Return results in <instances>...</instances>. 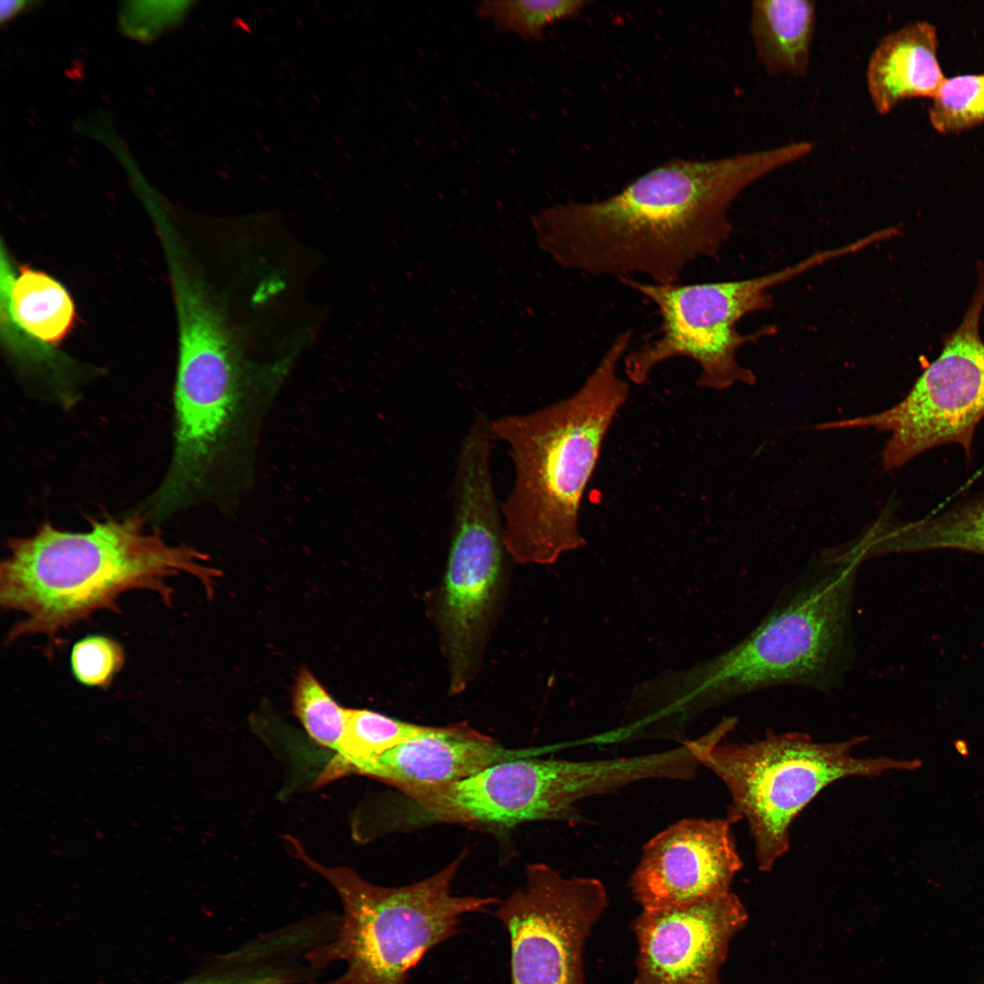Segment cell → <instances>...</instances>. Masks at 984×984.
<instances>
[{
	"label": "cell",
	"mask_w": 984,
	"mask_h": 984,
	"mask_svg": "<svg viewBox=\"0 0 984 984\" xmlns=\"http://www.w3.org/2000/svg\"><path fill=\"white\" fill-rule=\"evenodd\" d=\"M814 149L803 140L719 159H672L604 200L541 211L538 240L568 270L675 284L691 263L728 241L729 208L745 188Z\"/></svg>",
	"instance_id": "6da1fadb"
},
{
	"label": "cell",
	"mask_w": 984,
	"mask_h": 984,
	"mask_svg": "<svg viewBox=\"0 0 984 984\" xmlns=\"http://www.w3.org/2000/svg\"><path fill=\"white\" fill-rule=\"evenodd\" d=\"M179 356L170 466L150 506L167 517L216 484L237 490L251 475L261 415L284 378L285 363L261 366L247 356L234 325L209 287L175 293Z\"/></svg>",
	"instance_id": "7a4b0ae2"
},
{
	"label": "cell",
	"mask_w": 984,
	"mask_h": 984,
	"mask_svg": "<svg viewBox=\"0 0 984 984\" xmlns=\"http://www.w3.org/2000/svg\"><path fill=\"white\" fill-rule=\"evenodd\" d=\"M187 545H171L146 529L143 518L96 521L83 532L43 524L31 536L8 542L0 566V605L21 615L6 642L33 635L53 641L100 610L118 611L131 590H149L172 604L168 580L181 573L197 578L209 598L220 571Z\"/></svg>",
	"instance_id": "3957f363"
},
{
	"label": "cell",
	"mask_w": 984,
	"mask_h": 984,
	"mask_svg": "<svg viewBox=\"0 0 984 984\" xmlns=\"http://www.w3.org/2000/svg\"><path fill=\"white\" fill-rule=\"evenodd\" d=\"M633 332L618 334L580 388L569 397L526 414L490 421L514 466L510 492L500 504L504 540L521 564H550L584 544L580 506L611 424L630 384L617 373Z\"/></svg>",
	"instance_id": "277c9868"
},
{
	"label": "cell",
	"mask_w": 984,
	"mask_h": 984,
	"mask_svg": "<svg viewBox=\"0 0 984 984\" xmlns=\"http://www.w3.org/2000/svg\"><path fill=\"white\" fill-rule=\"evenodd\" d=\"M294 855L337 892L343 913L335 936L306 956L320 971L343 961L338 978L315 984H407L409 972L437 945L458 933L459 918L497 903L495 897H457L451 884L466 856L437 873L395 887L369 883L354 870L313 860L293 837Z\"/></svg>",
	"instance_id": "5b68a950"
},
{
	"label": "cell",
	"mask_w": 984,
	"mask_h": 984,
	"mask_svg": "<svg viewBox=\"0 0 984 984\" xmlns=\"http://www.w3.org/2000/svg\"><path fill=\"white\" fill-rule=\"evenodd\" d=\"M728 718L698 738L701 765L715 774L732 798L727 819H745L759 869L768 871L789 849L796 815L828 784L845 777H877L887 771H916L919 759L859 758L852 750L867 740L856 736L817 743L805 733H772L751 743L721 744L734 727Z\"/></svg>",
	"instance_id": "8992f818"
},
{
	"label": "cell",
	"mask_w": 984,
	"mask_h": 984,
	"mask_svg": "<svg viewBox=\"0 0 984 984\" xmlns=\"http://www.w3.org/2000/svg\"><path fill=\"white\" fill-rule=\"evenodd\" d=\"M492 439L489 418L477 414L461 444L452 482L450 545L434 608L451 693L465 691L474 676L508 554L493 485Z\"/></svg>",
	"instance_id": "52a82bcc"
},
{
	"label": "cell",
	"mask_w": 984,
	"mask_h": 984,
	"mask_svg": "<svg viewBox=\"0 0 984 984\" xmlns=\"http://www.w3.org/2000/svg\"><path fill=\"white\" fill-rule=\"evenodd\" d=\"M848 255L845 245L820 250L780 270L757 277L682 285L642 282L619 278L622 284L652 302L661 316L657 338L623 357L629 380L644 384L660 364L685 357L700 367V388L723 390L736 383L754 384L752 370L736 360L738 350L774 328L742 334L738 323L746 315L772 307L770 291L797 276Z\"/></svg>",
	"instance_id": "ba28073f"
},
{
	"label": "cell",
	"mask_w": 984,
	"mask_h": 984,
	"mask_svg": "<svg viewBox=\"0 0 984 984\" xmlns=\"http://www.w3.org/2000/svg\"><path fill=\"white\" fill-rule=\"evenodd\" d=\"M856 565L799 591L712 666L707 684L736 695L779 684L824 685L846 652Z\"/></svg>",
	"instance_id": "9c48e42d"
},
{
	"label": "cell",
	"mask_w": 984,
	"mask_h": 984,
	"mask_svg": "<svg viewBox=\"0 0 984 984\" xmlns=\"http://www.w3.org/2000/svg\"><path fill=\"white\" fill-rule=\"evenodd\" d=\"M983 309L984 262H980L976 289L962 321L907 395L882 412L820 424L816 428L874 427L890 432L882 453L887 470L899 468L947 444L959 445L970 459L974 432L984 419V341L979 333Z\"/></svg>",
	"instance_id": "30bf717a"
},
{
	"label": "cell",
	"mask_w": 984,
	"mask_h": 984,
	"mask_svg": "<svg viewBox=\"0 0 984 984\" xmlns=\"http://www.w3.org/2000/svg\"><path fill=\"white\" fill-rule=\"evenodd\" d=\"M628 774L620 758L571 761L520 758L502 762L464 780L414 787L403 793L429 819L512 826L523 822H583L578 804L623 788Z\"/></svg>",
	"instance_id": "8fae6325"
},
{
	"label": "cell",
	"mask_w": 984,
	"mask_h": 984,
	"mask_svg": "<svg viewBox=\"0 0 984 984\" xmlns=\"http://www.w3.org/2000/svg\"><path fill=\"white\" fill-rule=\"evenodd\" d=\"M608 904L597 878L528 865L525 886L495 913L509 936L511 984H586L585 945Z\"/></svg>",
	"instance_id": "7c38bea8"
},
{
	"label": "cell",
	"mask_w": 984,
	"mask_h": 984,
	"mask_svg": "<svg viewBox=\"0 0 984 984\" xmlns=\"http://www.w3.org/2000/svg\"><path fill=\"white\" fill-rule=\"evenodd\" d=\"M731 891L660 909H642L632 923L637 939L633 984H721L720 969L733 936L747 921Z\"/></svg>",
	"instance_id": "4fadbf2b"
},
{
	"label": "cell",
	"mask_w": 984,
	"mask_h": 984,
	"mask_svg": "<svg viewBox=\"0 0 984 984\" xmlns=\"http://www.w3.org/2000/svg\"><path fill=\"white\" fill-rule=\"evenodd\" d=\"M727 818L681 820L642 847L629 887L642 909H660L730 892L743 864Z\"/></svg>",
	"instance_id": "5bb4252c"
},
{
	"label": "cell",
	"mask_w": 984,
	"mask_h": 984,
	"mask_svg": "<svg viewBox=\"0 0 984 984\" xmlns=\"http://www.w3.org/2000/svg\"><path fill=\"white\" fill-rule=\"evenodd\" d=\"M0 317L3 343L25 367L53 370L62 357L58 346L71 333L76 308L66 287L28 265L15 266L0 253Z\"/></svg>",
	"instance_id": "9a60e30c"
},
{
	"label": "cell",
	"mask_w": 984,
	"mask_h": 984,
	"mask_svg": "<svg viewBox=\"0 0 984 984\" xmlns=\"http://www.w3.org/2000/svg\"><path fill=\"white\" fill-rule=\"evenodd\" d=\"M534 751L507 749L467 724L457 723L437 727L433 733L400 744L374 761L353 766L349 773L372 777L404 792L414 787L458 782L491 765L531 757Z\"/></svg>",
	"instance_id": "2e32d148"
},
{
	"label": "cell",
	"mask_w": 984,
	"mask_h": 984,
	"mask_svg": "<svg viewBox=\"0 0 984 984\" xmlns=\"http://www.w3.org/2000/svg\"><path fill=\"white\" fill-rule=\"evenodd\" d=\"M935 26L927 21L908 24L884 36L871 54L866 86L877 113H889L908 98L932 99L946 77L938 59Z\"/></svg>",
	"instance_id": "e0dca14e"
},
{
	"label": "cell",
	"mask_w": 984,
	"mask_h": 984,
	"mask_svg": "<svg viewBox=\"0 0 984 984\" xmlns=\"http://www.w3.org/2000/svg\"><path fill=\"white\" fill-rule=\"evenodd\" d=\"M815 26L814 1L752 2L753 46L758 61L772 76L802 78L808 74Z\"/></svg>",
	"instance_id": "ac0fdd59"
},
{
	"label": "cell",
	"mask_w": 984,
	"mask_h": 984,
	"mask_svg": "<svg viewBox=\"0 0 984 984\" xmlns=\"http://www.w3.org/2000/svg\"><path fill=\"white\" fill-rule=\"evenodd\" d=\"M884 554L954 549L984 555V488L926 518L886 526Z\"/></svg>",
	"instance_id": "d6986e66"
},
{
	"label": "cell",
	"mask_w": 984,
	"mask_h": 984,
	"mask_svg": "<svg viewBox=\"0 0 984 984\" xmlns=\"http://www.w3.org/2000/svg\"><path fill=\"white\" fill-rule=\"evenodd\" d=\"M437 727L398 721L369 710L348 709L343 736L320 783L343 776L361 763L433 733Z\"/></svg>",
	"instance_id": "ffe728a7"
},
{
	"label": "cell",
	"mask_w": 984,
	"mask_h": 984,
	"mask_svg": "<svg viewBox=\"0 0 984 984\" xmlns=\"http://www.w3.org/2000/svg\"><path fill=\"white\" fill-rule=\"evenodd\" d=\"M586 4L582 0H484L476 14L497 31L539 40L548 25L578 15Z\"/></svg>",
	"instance_id": "44dd1931"
},
{
	"label": "cell",
	"mask_w": 984,
	"mask_h": 984,
	"mask_svg": "<svg viewBox=\"0 0 984 984\" xmlns=\"http://www.w3.org/2000/svg\"><path fill=\"white\" fill-rule=\"evenodd\" d=\"M292 710L315 743L335 752L338 750L348 709L340 706L306 668L301 669L295 682Z\"/></svg>",
	"instance_id": "7402d4cb"
},
{
	"label": "cell",
	"mask_w": 984,
	"mask_h": 984,
	"mask_svg": "<svg viewBox=\"0 0 984 984\" xmlns=\"http://www.w3.org/2000/svg\"><path fill=\"white\" fill-rule=\"evenodd\" d=\"M928 118L940 134H956L984 122V74L946 78L931 99Z\"/></svg>",
	"instance_id": "603a6c76"
},
{
	"label": "cell",
	"mask_w": 984,
	"mask_h": 984,
	"mask_svg": "<svg viewBox=\"0 0 984 984\" xmlns=\"http://www.w3.org/2000/svg\"><path fill=\"white\" fill-rule=\"evenodd\" d=\"M125 662L122 646L103 635L87 636L72 648L70 665L74 678L88 687L107 688Z\"/></svg>",
	"instance_id": "cb8c5ba5"
},
{
	"label": "cell",
	"mask_w": 984,
	"mask_h": 984,
	"mask_svg": "<svg viewBox=\"0 0 984 984\" xmlns=\"http://www.w3.org/2000/svg\"><path fill=\"white\" fill-rule=\"evenodd\" d=\"M177 984H244V981L233 965L212 957L193 975Z\"/></svg>",
	"instance_id": "d4e9b609"
},
{
	"label": "cell",
	"mask_w": 984,
	"mask_h": 984,
	"mask_svg": "<svg viewBox=\"0 0 984 984\" xmlns=\"http://www.w3.org/2000/svg\"><path fill=\"white\" fill-rule=\"evenodd\" d=\"M36 2L31 1H1L0 3V22L5 24L17 15L21 14L25 10L30 8L32 5H36Z\"/></svg>",
	"instance_id": "484cf974"
},
{
	"label": "cell",
	"mask_w": 984,
	"mask_h": 984,
	"mask_svg": "<svg viewBox=\"0 0 984 984\" xmlns=\"http://www.w3.org/2000/svg\"><path fill=\"white\" fill-rule=\"evenodd\" d=\"M979 984H984V978L982 979V980Z\"/></svg>",
	"instance_id": "4316f807"
}]
</instances>
